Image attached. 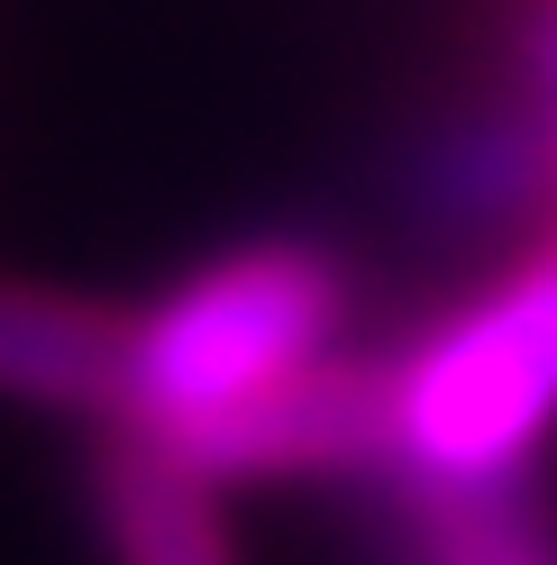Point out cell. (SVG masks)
Here are the masks:
<instances>
[{
	"label": "cell",
	"instance_id": "cell-7",
	"mask_svg": "<svg viewBox=\"0 0 557 565\" xmlns=\"http://www.w3.org/2000/svg\"><path fill=\"white\" fill-rule=\"evenodd\" d=\"M393 492V565H557L548 520L530 492Z\"/></svg>",
	"mask_w": 557,
	"mask_h": 565
},
{
	"label": "cell",
	"instance_id": "cell-5",
	"mask_svg": "<svg viewBox=\"0 0 557 565\" xmlns=\"http://www.w3.org/2000/svg\"><path fill=\"white\" fill-rule=\"evenodd\" d=\"M0 402L28 411H74L119 429L128 402V320L92 301L38 292V282H0Z\"/></svg>",
	"mask_w": 557,
	"mask_h": 565
},
{
	"label": "cell",
	"instance_id": "cell-3",
	"mask_svg": "<svg viewBox=\"0 0 557 565\" xmlns=\"http://www.w3.org/2000/svg\"><path fill=\"white\" fill-rule=\"evenodd\" d=\"M156 447L174 466H192L201 483H302V475L357 483V475H393V356L329 347V356L293 365L265 393L165 429Z\"/></svg>",
	"mask_w": 557,
	"mask_h": 565
},
{
	"label": "cell",
	"instance_id": "cell-6",
	"mask_svg": "<svg viewBox=\"0 0 557 565\" xmlns=\"http://www.w3.org/2000/svg\"><path fill=\"white\" fill-rule=\"evenodd\" d=\"M211 492L220 483L174 466L137 429H101L92 447V502H101V539H111L119 565H238Z\"/></svg>",
	"mask_w": 557,
	"mask_h": 565
},
{
	"label": "cell",
	"instance_id": "cell-8",
	"mask_svg": "<svg viewBox=\"0 0 557 565\" xmlns=\"http://www.w3.org/2000/svg\"><path fill=\"white\" fill-rule=\"evenodd\" d=\"M512 92L539 100V119L557 128V0H530L512 28Z\"/></svg>",
	"mask_w": 557,
	"mask_h": 565
},
{
	"label": "cell",
	"instance_id": "cell-2",
	"mask_svg": "<svg viewBox=\"0 0 557 565\" xmlns=\"http://www.w3.org/2000/svg\"><path fill=\"white\" fill-rule=\"evenodd\" d=\"M347 310H357V274L329 246L274 237L238 246V256L183 274L156 310L128 320V402L119 429L165 438L183 419H211L229 402L284 383L293 365L329 356Z\"/></svg>",
	"mask_w": 557,
	"mask_h": 565
},
{
	"label": "cell",
	"instance_id": "cell-1",
	"mask_svg": "<svg viewBox=\"0 0 557 565\" xmlns=\"http://www.w3.org/2000/svg\"><path fill=\"white\" fill-rule=\"evenodd\" d=\"M557 429V246L393 347V475L411 492H512Z\"/></svg>",
	"mask_w": 557,
	"mask_h": 565
},
{
	"label": "cell",
	"instance_id": "cell-4",
	"mask_svg": "<svg viewBox=\"0 0 557 565\" xmlns=\"http://www.w3.org/2000/svg\"><path fill=\"white\" fill-rule=\"evenodd\" d=\"M539 201H557V128L539 119V100L494 92L466 110L430 119L402 147V210L411 228L439 246H475L521 228Z\"/></svg>",
	"mask_w": 557,
	"mask_h": 565
}]
</instances>
